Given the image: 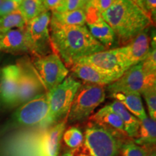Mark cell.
<instances>
[{"mask_svg": "<svg viewBox=\"0 0 156 156\" xmlns=\"http://www.w3.org/2000/svg\"><path fill=\"white\" fill-rule=\"evenodd\" d=\"M49 30L52 51L67 69L80 58L107 50L93 38L86 25L62 26L50 23Z\"/></svg>", "mask_w": 156, "mask_h": 156, "instance_id": "cell-1", "label": "cell"}, {"mask_svg": "<svg viewBox=\"0 0 156 156\" xmlns=\"http://www.w3.org/2000/svg\"><path fill=\"white\" fill-rule=\"evenodd\" d=\"M101 16L114 30L117 44L127 45L142 31L153 25V20L132 0H116Z\"/></svg>", "mask_w": 156, "mask_h": 156, "instance_id": "cell-2", "label": "cell"}, {"mask_svg": "<svg viewBox=\"0 0 156 156\" xmlns=\"http://www.w3.org/2000/svg\"><path fill=\"white\" fill-rule=\"evenodd\" d=\"M67 119L34 135L18 136L7 147L8 156H58Z\"/></svg>", "mask_w": 156, "mask_h": 156, "instance_id": "cell-3", "label": "cell"}, {"mask_svg": "<svg viewBox=\"0 0 156 156\" xmlns=\"http://www.w3.org/2000/svg\"><path fill=\"white\" fill-rule=\"evenodd\" d=\"M125 137L128 136L90 122L85 128L82 143L62 156H117Z\"/></svg>", "mask_w": 156, "mask_h": 156, "instance_id": "cell-4", "label": "cell"}, {"mask_svg": "<svg viewBox=\"0 0 156 156\" xmlns=\"http://www.w3.org/2000/svg\"><path fill=\"white\" fill-rule=\"evenodd\" d=\"M81 85L80 82L70 75L58 86L47 92L49 110L46 120L41 126L49 127L67 119L74 98Z\"/></svg>", "mask_w": 156, "mask_h": 156, "instance_id": "cell-5", "label": "cell"}, {"mask_svg": "<svg viewBox=\"0 0 156 156\" xmlns=\"http://www.w3.org/2000/svg\"><path fill=\"white\" fill-rule=\"evenodd\" d=\"M106 85L84 83L76 93L67 121L83 122L93 115L94 111L106 100Z\"/></svg>", "mask_w": 156, "mask_h": 156, "instance_id": "cell-6", "label": "cell"}, {"mask_svg": "<svg viewBox=\"0 0 156 156\" xmlns=\"http://www.w3.org/2000/svg\"><path fill=\"white\" fill-rule=\"evenodd\" d=\"M76 63L89 64L101 73L114 78L116 80L129 69L122 46L81 58Z\"/></svg>", "mask_w": 156, "mask_h": 156, "instance_id": "cell-7", "label": "cell"}, {"mask_svg": "<svg viewBox=\"0 0 156 156\" xmlns=\"http://www.w3.org/2000/svg\"><path fill=\"white\" fill-rule=\"evenodd\" d=\"M156 85V75H147L142 62L126 70L121 77L106 86L109 95L115 93H135L141 95L148 87Z\"/></svg>", "mask_w": 156, "mask_h": 156, "instance_id": "cell-8", "label": "cell"}, {"mask_svg": "<svg viewBox=\"0 0 156 156\" xmlns=\"http://www.w3.org/2000/svg\"><path fill=\"white\" fill-rule=\"evenodd\" d=\"M32 64L41 79L46 92L61 84L69 74V69L54 52L45 56H34Z\"/></svg>", "mask_w": 156, "mask_h": 156, "instance_id": "cell-9", "label": "cell"}, {"mask_svg": "<svg viewBox=\"0 0 156 156\" xmlns=\"http://www.w3.org/2000/svg\"><path fill=\"white\" fill-rule=\"evenodd\" d=\"M16 64L20 72L17 106L26 103L37 95L46 93V90L32 62L28 56L21 58Z\"/></svg>", "mask_w": 156, "mask_h": 156, "instance_id": "cell-10", "label": "cell"}, {"mask_svg": "<svg viewBox=\"0 0 156 156\" xmlns=\"http://www.w3.org/2000/svg\"><path fill=\"white\" fill-rule=\"evenodd\" d=\"M51 13L45 11L27 23L25 29L32 48V55L45 56L52 53L49 25Z\"/></svg>", "mask_w": 156, "mask_h": 156, "instance_id": "cell-11", "label": "cell"}, {"mask_svg": "<svg viewBox=\"0 0 156 156\" xmlns=\"http://www.w3.org/2000/svg\"><path fill=\"white\" fill-rule=\"evenodd\" d=\"M48 93L46 92L20 105L15 113L14 121L20 126H41L48 116Z\"/></svg>", "mask_w": 156, "mask_h": 156, "instance_id": "cell-12", "label": "cell"}, {"mask_svg": "<svg viewBox=\"0 0 156 156\" xmlns=\"http://www.w3.org/2000/svg\"><path fill=\"white\" fill-rule=\"evenodd\" d=\"M86 13V27L95 40L104 46L111 49L116 38L112 28L101 16V14L90 9H84Z\"/></svg>", "mask_w": 156, "mask_h": 156, "instance_id": "cell-13", "label": "cell"}, {"mask_svg": "<svg viewBox=\"0 0 156 156\" xmlns=\"http://www.w3.org/2000/svg\"><path fill=\"white\" fill-rule=\"evenodd\" d=\"M20 72L17 64L1 69L0 102L7 106H16L19 90Z\"/></svg>", "mask_w": 156, "mask_h": 156, "instance_id": "cell-14", "label": "cell"}, {"mask_svg": "<svg viewBox=\"0 0 156 156\" xmlns=\"http://www.w3.org/2000/svg\"><path fill=\"white\" fill-rule=\"evenodd\" d=\"M151 40L147 28L142 31L127 45L122 46L129 69L145 59L151 50Z\"/></svg>", "mask_w": 156, "mask_h": 156, "instance_id": "cell-15", "label": "cell"}, {"mask_svg": "<svg viewBox=\"0 0 156 156\" xmlns=\"http://www.w3.org/2000/svg\"><path fill=\"white\" fill-rule=\"evenodd\" d=\"M0 51L11 54L30 53L32 48L25 28L12 29L2 35Z\"/></svg>", "mask_w": 156, "mask_h": 156, "instance_id": "cell-16", "label": "cell"}, {"mask_svg": "<svg viewBox=\"0 0 156 156\" xmlns=\"http://www.w3.org/2000/svg\"><path fill=\"white\" fill-rule=\"evenodd\" d=\"M73 77L78 78L84 83L95 84V85H108L116 81L114 78L103 74L95 69L92 66L86 64L75 63L70 68Z\"/></svg>", "mask_w": 156, "mask_h": 156, "instance_id": "cell-17", "label": "cell"}, {"mask_svg": "<svg viewBox=\"0 0 156 156\" xmlns=\"http://www.w3.org/2000/svg\"><path fill=\"white\" fill-rule=\"evenodd\" d=\"M89 120L111 131L127 136L124 123L119 116L109 108L108 105L103 106L95 114L91 115Z\"/></svg>", "mask_w": 156, "mask_h": 156, "instance_id": "cell-18", "label": "cell"}, {"mask_svg": "<svg viewBox=\"0 0 156 156\" xmlns=\"http://www.w3.org/2000/svg\"><path fill=\"white\" fill-rule=\"evenodd\" d=\"M114 100L120 102L140 121L147 117L141 99V95L135 93H115L109 95Z\"/></svg>", "mask_w": 156, "mask_h": 156, "instance_id": "cell-19", "label": "cell"}, {"mask_svg": "<svg viewBox=\"0 0 156 156\" xmlns=\"http://www.w3.org/2000/svg\"><path fill=\"white\" fill-rule=\"evenodd\" d=\"M109 108L118 114L124 123V129L128 137L134 140L137 136L139 131L140 121L132 114L129 111L118 101L114 100L112 103L108 104Z\"/></svg>", "mask_w": 156, "mask_h": 156, "instance_id": "cell-20", "label": "cell"}, {"mask_svg": "<svg viewBox=\"0 0 156 156\" xmlns=\"http://www.w3.org/2000/svg\"><path fill=\"white\" fill-rule=\"evenodd\" d=\"M50 23L62 26L85 25L86 13L84 9H81L71 12H65L53 11L51 12Z\"/></svg>", "mask_w": 156, "mask_h": 156, "instance_id": "cell-21", "label": "cell"}, {"mask_svg": "<svg viewBox=\"0 0 156 156\" xmlns=\"http://www.w3.org/2000/svg\"><path fill=\"white\" fill-rule=\"evenodd\" d=\"M134 142L140 146H155L156 142V121L150 117L140 121L137 136Z\"/></svg>", "mask_w": 156, "mask_h": 156, "instance_id": "cell-22", "label": "cell"}, {"mask_svg": "<svg viewBox=\"0 0 156 156\" xmlns=\"http://www.w3.org/2000/svg\"><path fill=\"white\" fill-rule=\"evenodd\" d=\"M26 24V20L18 8L5 16L0 17V33L2 35L13 28H24Z\"/></svg>", "mask_w": 156, "mask_h": 156, "instance_id": "cell-23", "label": "cell"}, {"mask_svg": "<svg viewBox=\"0 0 156 156\" xmlns=\"http://www.w3.org/2000/svg\"><path fill=\"white\" fill-rule=\"evenodd\" d=\"M19 9L27 23L44 12L47 11L45 8L43 0H22L19 5Z\"/></svg>", "mask_w": 156, "mask_h": 156, "instance_id": "cell-24", "label": "cell"}, {"mask_svg": "<svg viewBox=\"0 0 156 156\" xmlns=\"http://www.w3.org/2000/svg\"><path fill=\"white\" fill-rule=\"evenodd\" d=\"M84 134L77 126H71L64 132L62 139L69 150L75 149L82 143Z\"/></svg>", "mask_w": 156, "mask_h": 156, "instance_id": "cell-25", "label": "cell"}, {"mask_svg": "<svg viewBox=\"0 0 156 156\" xmlns=\"http://www.w3.org/2000/svg\"><path fill=\"white\" fill-rule=\"evenodd\" d=\"M152 147L153 146H140L134 143V141L128 140L122 144L120 154L122 156H146L148 150Z\"/></svg>", "mask_w": 156, "mask_h": 156, "instance_id": "cell-26", "label": "cell"}, {"mask_svg": "<svg viewBox=\"0 0 156 156\" xmlns=\"http://www.w3.org/2000/svg\"><path fill=\"white\" fill-rule=\"evenodd\" d=\"M142 69L147 75H156V49L155 37L151 44V50L143 62H142Z\"/></svg>", "mask_w": 156, "mask_h": 156, "instance_id": "cell-27", "label": "cell"}, {"mask_svg": "<svg viewBox=\"0 0 156 156\" xmlns=\"http://www.w3.org/2000/svg\"><path fill=\"white\" fill-rule=\"evenodd\" d=\"M141 95L147 103L150 118L156 121V85L148 87Z\"/></svg>", "mask_w": 156, "mask_h": 156, "instance_id": "cell-28", "label": "cell"}, {"mask_svg": "<svg viewBox=\"0 0 156 156\" xmlns=\"http://www.w3.org/2000/svg\"><path fill=\"white\" fill-rule=\"evenodd\" d=\"M115 1L116 0H90L84 9H90L99 14H101L103 12L107 10Z\"/></svg>", "mask_w": 156, "mask_h": 156, "instance_id": "cell-29", "label": "cell"}, {"mask_svg": "<svg viewBox=\"0 0 156 156\" xmlns=\"http://www.w3.org/2000/svg\"><path fill=\"white\" fill-rule=\"evenodd\" d=\"M140 9L153 20V17H155L156 0H142Z\"/></svg>", "mask_w": 156, "mask_h": 156, "instance_id": "cell-30", "label": "cell"}, {"mask_svg": "<svg viewBox=\"0 0 156 156\" xmlns=\"http://www.w3.org/2000/svg\"><path fill=\"white\" fill-rule=\"evenodd\" d=\"M19 4L12 0H5L0 5V17L5 16L19 8Z\"/></svg>", "mask_w": 156, "mask_h": 156, "instance_id": "cell-31", "label": "cell"}, {"mask_svg": "<svg viewBox=\"0 0 156 156\" xmlns=\"http://www.w3.org/2000/svg\"><path fill=\"white\" fill-rule=\"evenodd\" d=\"M80 0H64L63 4L56 12H71L79 9Z\"/></svg>", "mask_w": 156, "mask_h": 156, "instance_id": "cell-32", "label": "cell"}, {"mask_svg": "<svg viewBox=\"0 0 156 156\" xmlns=\"http://www.w3.org/2000/svg\"><path fill=\"white\" fill-rule=\"evenodd\" d=\"M45 8L47 11H56L63 4L64 0H43Z\"/></svg>", "mask_w": 156, "mask_h": 156, "instance_id": "cell-33", "label": "cell"}, {"mask_svg": "<svg viewBox=\"0 0 156 156\" xmlns=\"http://www.w3.org/2000/svg\"><path fill=\"white\" fill-rule=\"evenodd\" d=\"M90 1V0H80L79 9H84V8L85 7V6L87 5V3H88Z\"/></svg>", "mask_w": 156, "mask_h": 156, "instance_id": "cell-34", "label": "cell"}, {"mask_svg": "<svg viewBox=\"0 0 156 156\" xmlns=\"http://www.w3.org/2000/svg\"><path fill=\"white\" fill-rule=\"evenodd\" d=\"M146 156H156V153H155V148L153 149V147H152L148 150L147 155Z\"/></svg>", "mask_w": 156, "mask_h": 156, "instance_id": "cell-35", "label": "cell"}, {"mask_svg": "<svg viewBox=\"0 0 156 156\" xmlns=\"http://www.w3.org/2000/svg\"><path fill=\"white\" fill-rule=\"evenodd\" d=\"M132 1L133 2H134V4H136V5H137L138 7H139L140 8V6H141L142 0H132Z\"/></svg>", "mask_w": 156, "mask_h": 156, "instance_id": "cell-36", "label": "cell"}, {"mask_svg": "<svg viewBox=\"0 0 156 156\" xmlns=\"http://www.w3.org/2000/svg\"><path fill=\"white\" fill-rule=\"evenodd\" d=\"M12 1H15V2H16L17 3H18L19 5H20V4L21 1H22V0H12Z\"/></svg>", "mask_w": 156, "mask_h": 156, "instance_id": "cell-37", "label": "cell"}, {"mask_svg": "<svg viewBox=\"0 0 156 156\" xmlns=\"http://www.w3.org/2000/svg\"><path fill=\"white\" fill-rule=\"evenodd\" d=\"M0 85H1V69H0Z\"/></svg>", "mask_w": 156, "mask_h": 156, "instance_id": "cell-38", "label": "cell"}, {"mask_svg": "<svg viewBox=\"0 0 156 156\" xmlns=\"http://www.w3.org/2000/svg\"><path fill=\"white\" fill-rule=\"evenodd\" d=\"M4 1H5V0H0V5H1L2 4V2H3Z\"/></svg>", "mask_w": 156, "mask_h": 156, "instance_id": "cell-39", "label": "cell"}, {"mask_svg": "<svg viewBox=\"0 0 156 156\" xmlns=\"http://www.w3.org/2000/svg\"><path fill=\"white\" fill-rule=\"evenodd\" d=\"M1 36H2V34H1V33H0V38H1Z\"/></svg>", "mask_w": 156, "mask_h": 156, "instance_id": "cell-40", "label": "cell"}]
</instances>
